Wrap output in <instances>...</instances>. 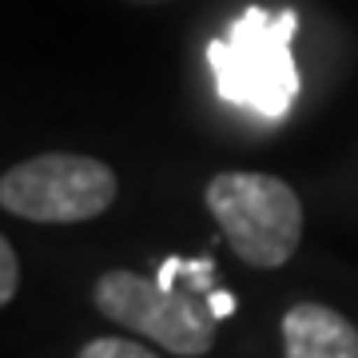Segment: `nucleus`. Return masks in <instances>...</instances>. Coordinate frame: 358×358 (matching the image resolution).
Returning a JSON list of instances; mask_svg holds the SVG:
<instances>
[{
    "mask_svg": "<svg viewBox=\"0 0 358 358\" xmlns=\"http://www.w3.org/2000/svg\"><path fill=\"white\" fill-rule=\"evenodd\" d=\"M128 4H167V0H128Z\"/></svg>",
    "mask_w": 358,
    "mask_h": 358,
    "instance_id": "nucleus-9",
    "label": "nucleus"
},
{
    "mask_svg": "<svg viewBox=\"0 0 358 358\" xmlns=\"http://www.w3.org/2000/svg\"><path fill=\"white\" fill-rule=\"evenodd\" d=\"M80 358H155L148 346L131 343V338H92L84 350H80Z\"/></svg>",
    "mask_w": 358,
    "mask_h": 358,
    "instance_id": "nucleus-6",
    "label": "nucleus"
},
{
    "mask_svg": "<svg viewBox=\"0 0 358 358\" xmlns=\"http://www.w3.org/2000/svg\"><path fill=\"white\" fill-rule=\"evenodd\" d=\"M16 282H20V263H16V247L0 239V303L16 299Z\"/></svg>",
    "mask_w": 358,
    "mask_h": 358,
    "instance_id": "nucleus-7",
    "label": "nucleus"
},
{
    "mask_svg": "<svg viewBox=\"0 0 358 358\" xmlns=\"http://www.w3.org/2000/svg\"><path fill=\"white\" fill-rule=\"evenodd\" d=\"M294 28L299 16L251 4L223 40L207 44V64L215 72V92L227 103L251 108L263 120H282L291 112L294 96L303 88L299 64H294Z\"/></svg>",
    "mask_w": 358,
    "mask_h": 358,
    "instance_id": "nucleus-2",
    "label": "nucleus"
},
{
    "mask_svg": "<svg viewBox=\"0 0 358 358\" xmlns=\"http://www.w3.org/2000/svg\"><path fill=\"white\" fill-rule=\"evenodd\" d=\"M115 171L92 155L48 152L0 176V207L32 223H88L112 207Z\"/></svg>",
    "mask_w": 358,
    "mask_h": 358,
    "instance_id": "nucleus-4",
    "label": "nucleus"
},
{
    "mask_svg": "<svg viewBox=\"0 0 358 358\" xmlns=\"http://www.w3.org/2000/svg\"><path fill=\"white\" fill-rule=\"evenodd\" d=\"M287 358H358V327L322 303H294L282 315Z\"/></svg>",
    "mask_w": 358,
    "mask_h": 358,
    "instance_id": "nucleus-5",
    "label": "nucleus"
},
{
    "mask_svg": "<svg viewBox=\"0 0 358 358\" xmlns=\"http://www.w3.org/2000/svg\"><path fill=\"white\" fill-rule=\"evenodd\" d=\"M215 259H164L152 279L136 271H103L92 303L103 319L152 338L179 358H199L215 346Z\"/></svg>",
    "mask_w": 358,
    "mask_h": 358,
    "instance_id": "nucleus-1",
    "label": "nucleus"
},
{
    "mask_svg": "<svg viewBox=\"0 0 358 358\" xmlns=\"http://www.w3.org/2000/svg\"><path fill=\"white\" fill-rule=\"evenodd\" d=\"M211 310H215V319H227V315H235V299H231V291L215 287V291H211Z\"/></svg>",
    "mask_w": 358,
    "mask_h": 358,
    "instance_id": "nucleus-8",
    "label": "nucleus"
},
{
    "mask_svg": "<svg viewBox=\"0 0 358 358\" xmlns=\"http://www.w3.org/2000/svg\"><path fill=\"white\" fill-rule=\"evenodd\" d=\"M203 199L231 251L251 267H282L303 243V203L279 176L219 171Z\"/></svg>",
    "mask_w": 358,
    "mask_h": 358,
    "instance_id": "nucleus-3",
    "label": "nucleus"
}]
</instances>
